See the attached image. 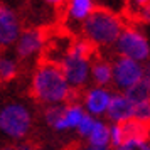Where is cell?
Returning <instances> with one entry per match:
<instances>
[{
    "label": "cell",
    "mask_w": 150,
    "mask_h": 150,
    "mask_svg": "<svg viewBox=\"0 0 150 150\" xmlns=\"http://www.w3.org/2000/svg\"><path fill=\"white\" fill-rule=\"evenodd\" d=\"M49 35L47 30L42 27H29L22 30L19 39L15 42V56L19 61H27L30 57H34L37 52H42V49L47 42Z\"/></svg>",
    "instance_id": "8992f818"
},
{
    "label": "cell",
    "mask_w": 150,
    "mask_h": 150,
    "mask_svg": "<svg viewBox=\"0 0 150 150\" xmlns=\"http://www.w3.org/2000/svg\"><path fill=\"white\" fill-rule=\"evenodd\" d=\"M123 93L128 96L135 105L137 103H142V101H147V100H150V81L147 78H142L140 81H137L135 84H132L130 88H127Z\"/></svg>",
    "instance_id": "2e32d148"
},
{
    "label": "cell",
    "mask_w": 150,
    "mask_h": 150,
    "mask_svg": "<svg viewBox=\"0 0 150 150\" xmlns=\"http://www.w3.org/2000/svg\"><path fill=\"white\" fill-rule=\"evenodd\" d=\"M110 132H111V147H113V149L120 147V145L125 142L123 130H122V123H113V125L110 127Z\"/></svg>",
    "instance_id": "7402d4cb"
},
{
    "label": "cell",
    "mask_w": 150,
    "mask_h": 150,
    "mask_svg": "<svg viewBox=\"0 0 150 150\" xmlns=\"http://www.w3.org/2000/svg\"><path fill=\"white\" fill-rule=\"evenodd\" d=\"M61 68L64 71V76L68 79L69 86L73 88V91L78 93L79 89L86 86L89 76H91V57L69 51L66 57L62 59Z\"/></svg>",
    "instance_id": "5b68a950"
},
{
    "label": "cell",
    "mask_w": 150,
    "mask_h": 150,
    "mask_svg": "<svg viewBox=\"0 0 150 150\" xmlns=\"http://www.w3.org/2000/svg\"><path fill=\"white\" fill-rule=\"evenodd\" d=\"M19 69H21L19 59L0 54V83H8L15 79L19 74Z\"/></svg>",
    "instance_id": "9a60e30c"
},
{
    "label": "cell",
    "mask_w": 150,
    "mask_h": 150,
    "mask_svg": "<svg viewBox=\"0 0 150 150\" xmlns=\"http://www.w3.org/2000/svg\"><path fill=\"white\" fill-rule=\"evenodd\" d=\"M95 8V0H68L66 2V15L73 22H84Z\"/></svg>",
    "instance_id": "8fae6325"
},
{
    "label": "cell",
    "mask_w": 150,
    "mask_h": 150,
    "mask_svg": "<svg viewBox=\"0 0 150 150\" xmlns=\"http://www.w3.org/2000/svg\"><path fill=\"white\" fill-rule=\"evenodd\" d=\"M32 115L21 103H8L0 108V132L12 140H22L30 133Z\"/></svg>",
    "instance_id": "3957f363"
},
{
    "label": "cell",
    "mask_w": 150,
    "mask_h": 150,
    "mask_svg": "<svg viewBox=\"0 0 150 150\" xmlns=\"http://www.w3.org/2000/svg\"><path fill=\"white\" fill-rule=\"evenodd\" d=\"M133 115H135V103L125 93H115L106 110V116L113 123H123L133 118Z\"/></svg>",
    "instance_id": "30bf717a"
},
{
    "label": "cell",
    "mask_w": 150,
    "mask_h": 150,
    "mask_svg": "<svg viewBox=\"0 0 150 150\" xmlns=\"http://www.w3.org/2000/svg\"><path fill=\"white\" fill-rule=\"evenodd\" d=\"M133 118L142 120V122H149L150 123V100L135 105V115Z\"/></svg>",
    "instance_id": "ffe728a7"
},
{
    "label": "cell",
    "mask_w": 150,
    "mask_h": 150,
    "mask_svg": "<svg viewBox=\"0 0 150 150\" xmlns=\"http://www.w3.org/2000/svg\"><path fill=\"white\" fill-rule=\"evenodd\" d=\"M143 78V66L140 61H135L127 56H118L113 62V83L118 89L130 88L132 84Z\"/></svg>",
    "instance_id": "52a82bcc"
},
{
    "label": "cell",
    "mask_w": 150,
    "mask_h": 150,
    "mask_svg": "<svg viewBox=\"0 0 150 150\" xmlns=\"http://www.w3.org/2000/svg\"><path fill=\"white\" fill-rule=\"evenodd\" d=\"M147 149H149L147 140H135V138H132V140H125L120 147H116L113 150H147Z\"/></svg>",
    "instance_id": "44dd1931"
},
{
    "label": "cell",
    "mask_w": 150,
    "mask_h": 150,
    "mask_svg": "<svg viewBox=\"0 0 150 150\" xmlns=\"http://www.w3.org/2000/svg\"><path fill=\"white\" fill-rule=\"evenodd\" d=\"M76 91L69 86L68 79L64 76L61 64L42 59L32 76L30 83V95L35 101L42 105H61V103L71 100V95Z\"/></svg>",
    "instance_id": "6da1fadb"
},
{
    "label": "cell",
    "mask_w": 150,
    "mask_h": 150,
    "mask_svg": "<svg viewBox=\"0 0 150 150\" xmlns=\"http://www.w3.org/2000/svg\"><path fill=\"white\" fill-rule=\"evenodd\" d=\"M22 32L21 21L7 4L0 2V49L15 46Z\"/></svg>",
    "instance_id": "ba28073f"
},
{
    "label": "cell",
    "mask_w": 150,
    "mask_h": 150,
    "mask_svg": "<svg viewBox=\"0 0 150 150\" xmlns=\"http://www.w3.org/2000/svg\"><path fill=\"white\" fill-rule=\"evenodd\" d=\"M122 130H123L125 140H132V138H135V140H149L150 137V123L137 120V118H130L127 122H123Z\"/></svg>",
    "instance_id": "7c38bea8"
},
{
    "label": "cell",
    "mask_w": 150,
    "mask_h": 150,
    "mask_svg": "<svg viewBox=\"0 0 150 150\" xmlns=\"http://www.w3.org/2000/svg\"><path fill=\"white\" fill-rule=\"evenodd\" d=\"M15 147H17V150H37L32 142H22V143H17Z\"/></svg>",
    "instance_id": "cb8c5ba5"
},
{
    "label": "cell",
    "mask_w": 150,
    "mask_h": 150,
    "mask_svg": "<svg viewBox=\"0 0 150 150\" xmlns=\"http://www.w3.org/2000/svg\"><path fill=\"white\" fill-rule=\"evenodd\" d=\"M96 123V118L91 113H86V115L83 116V120L79 122V125L76 127V130H78V133L81 137H84V138H88V135L91 133V130H93V127H95Z\"/></svg>",
    "instance_id": "d6986e66"
},
{
    "label": "cell",
    "mask_w": 150,
    "mask_h": 150,
    "mask_svg": "<svg viewBox=\"0 0 150 150\" xmlns=\"http://www.w3.org/2000/svg\"><path fill=\"white\" fill-rule=\"evenodd\" d=\"M44 118L49 127H52L56 132H62V106L51 105L44 111Z\"/></svg>",
    "instance_id": "ac0fdd59"
},
{
    "label": "cell",
    "mask_w": 150,
    "mask_h": 150,
    "mask_svg": "<svg viewBox=\"0 0 150 150\" xmlns=\"http://www.w3.org/2000/svg\"><path fill=\"white\" fill-rule=\"evenodd\" d=\"M86 113L88 111H84L79 103H68L66 106H62V132L76 128Z\"/></svg>",
    "instance_id": "5bb4252c"
},
{
    "label": "cell",
    "mask_w": 150,
    "mask_h": 150,
    "mask_svg": "<svg viewBox=\"0 0 150 150\" xmlns=\"http://www.w3.org/2000/svg\"><path fill=\"white\" fill-rule=\"evenodd\" d=\"M88 143H95V145H108L111 147V132L110 127L105 122H98L96 120L95 127L88 135Z\"/></svg>",
    "instance_id": "e0dca14e"
},
{
    "label": "cell",
    "mask_w": 150,
    "mask_h": 150,
    "mask_svg": "<svg viewBox=\"0 0 150 150\" xmlns=\"http://www.w3.org/2000/svg\"><path fill=\"white\" fill-rule=\"evenodd\" d=\"M2 150H17V147L15 145H7V147H4Z\"/></svg>",
    "instance_id": "4316f807"
},
{
    "label": "cell",
    "mask_w": 150,
    "mask_h": 150,
    "mask_svg": "<svg viewBox=\"0 0 150 150\" xmlns=\"http://www.w3.org/2000/svg\"><path fill=\"white\" fill-rule=\"evenodd\" d=\"M125 24L120 15L106 7H96L83 22V35L96 47L113 46Z\"/></svg>",
    "instance_id": "7a4b0ae2"
},
{
    "label": "cell",
    "mask_w": 150,
    "mask_h": 150,
    "mask_svg": "<svg viewBox=\"0 0 150 150\" xmlns=\"http://www.w3.org/2000/svg\"><path fill=\"white\" fill-rule=\"evenodd\" d=\"M47 5H51V7H56V8H59L62 7V5H66V2L68 0H44Z\"/></svg>",
    "instance_id": "d4e9b609"
},
{
    "label": "cell",
    "mask_w": 150,
    "mask_h": 150,
    "mask_svg": "<svg viewBox=\"0 0 150 150\" xmlns=\"http://www.w3.org/2000/svg\"><path fill=\"white\" fill-rule=\"evenodd\" d=\"M116 52L120 56H127L135 61H149L150 59V44L147 37L140 29L133 25H125L123 30L120 32L118 39L115 42Z\"/></svg>",
    "instance_id": "277c9868"
},
{
    "label": "cell",
    "mask_w": 150,
    "mask_h": 150,
    "mask_svg": "<svg viewBox=\"0 0 150 150\" xmlns=\"http://www.w3.org/2000/svg\"><path fill=\"white\" fill-rule=\"evenodd\" d=\"M147 150H150V143H149V149H147Z\"/></svg>",
    "instance_id": "83f0119b"
},
{
    "label": "cell",
    "mask_w": 150,
    "mask_h": 150,
    "mask_svg": "<svg viewBox=\"0 0 150 150\" xmlns=\"http://www.w3.org/2000/svg\"><path fill=\"white\" fill-rule=\"evenodd\" d=\"M83 150H110L108 145H95V143H86Z\"/></svg>",
    "instance_id": "603a6c76"
},
{
    "label": "cell",
    "mask_w": 150,
    "mask_h": 150,
    "mask_svg": "<svg viewBox=\"0 0 150 150\" xmlns=\"http://www.w3.org/2000/svg\"><path fill=\"white\" fill-rule=\"evenodd\" d=\"M113 95H115V93H111L106 86L96 84L95 88L88 89L86 95H84V108H86V111L91 113L93 116L103 115V113H106Z\"/></svg>",
    "instance_id": "9c48e42d"
},
{
    "label": "cell",
    "mask_w": 150,
    "mask_h": 150,
    "mask_svg": "<svg viewBox=\"0 0 150 150\" xmlns=\"http://www.w3.org/2000/svg\"><path fill=\"white\" fill-rule=\"evenodd\" d=\"M143 78H147L150 81V59L147 61V64L143 66Z\"/></svg>",
    "instance_id": "484cf974"
},
{
    "label": "cell",
    "mask_w": 150,
    "mask_h": 150,
    "mask_svg": "<svg viewBox=\"0 0 150 150\" xmlns=\"http://www.w3.org/2000/svg\"><path fill=\"white\" fill-rule=\"evenodd\" d=\"M91 78L100 86H108L113 83V62L98 57L91 62Z\"/></svg>",
    "instance_id": "4fadbf2b"
},
{
    "label": "cell",
    "mask_w": 150,
    "mask_h": 150,
    "mask_svg": "<svg viewBox=\"0 0 150 150\" xmlns=\"http://www.w3.org/2000/svg\"><path fill=\"white\" fill-rule=\"evenodd\" d=\"M68 150H73V147H71V149H68Z\"/></svg>",
    "instance_id": "f1b7e54d"
}]
</instances>
